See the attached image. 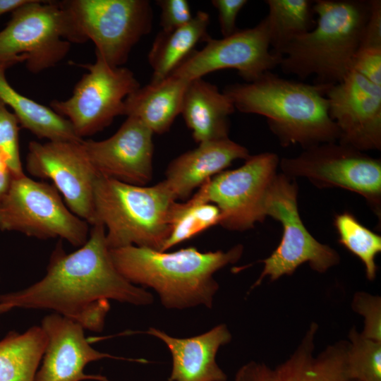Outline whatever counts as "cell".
<instances>
[{
  "label": "cell",
  "mask_w": 381,
  "mask_h": 381,
  "mask_svg": "<svg viewBox=\"0 0 381 381\" xmlns=\"http://www.w3.org/2000/svg\"><path fill=\"white\" fill-rule=\"evenodd\" d=\"M109 299L135 306L154 301L145 288L129 282L116 270L100 224L92 226L87 241L73 253H66L59 244L42 279L20 291L0 294V303L52 310L95 332L104 327Z\"/></svg>",
  "instance_id": "6da1fadb"
},
{
  "label": "cell",
  "mask_w": 381,
  "mask_h": 381,
  "mask_svg": "<svg viewBox=\"0 0 381 381\" xmlns=\"http://www.w3.org/2000/svg\"><path fill=\"white\" fill-rule=\"evenodd\" d=\"M242 245L227 251L201 252L188 247L174 252L130 246L110 249L119 272L129 282L154 289L168 309L211 308L219 284L214 274L238 261Z\"/></svg>",
  "instance_id": "7a4b0ae2"
},
{
  "label": "cell",
  "mask_w": 381,
  "mask_h": 381,
  "mask_svg": "<svg viewBox=\"0 0 381 381\" xmlns=\"http://www.w3.org/2000/svg\"><path fill=\"white\" fill-rule=\"evenodd\" d=\"M235 109L265 116L282 146L303 149L337 142L339 130L328 111L322 88L267 71L251 83H234L222 91Z\"/></svg>",
  "instance_id": "3957f363"
},
{
  "label": "cell",
  "mask_w": 381,
  "mask_h": 381,
  "mask_svg": "<svg viewBox=\"0 0 381 381\" xmlns=\"http://www.w3.org/2000/svg\"><path fill=\"white\" fill-rule=\"evenodd\" d=\"M315 28L292 42L279 64L285 74L302 80L314 76L325 90L340 83L352 69L370 12V1L316 0Z\"/></svg>",
  "instance_id": "277c9868"
},
{
  "label": "cell",
  "mask_w": 381,
  "mask_h": 381,
  "mask_svg": "<svg viewBox=\"0 0 381 381\" xmlns=\"http://www.w3.org/2000/svg\"><path fill=\"white\" fill-rule=\"evenodd\" d=\"M93 197L95 224L104 226L109 249L135 246L161 251L176 201L163 181L145 186L98 176Z\"/></svg>",
  "instance_id": "5b68a950"
},
{
  "label": "cell",
  "mask_w": 381,
  "mask_h": 381,
  "mask_svg": "<svg viewBox=\"0 0 381 381\" xmlns=\"http://www.w3.org/2000/svg\"><path fill=\"white\" fill-rule=\"evenodd\" d=\"M62 1L28 0L0 31V62L25 61L32 73L59 64L72 43H84Z\"/></svg>",
  "instance_id": "8992f818"
},
{
  "label": "cell",
  "mask_w": 381,
  "mask_h": 381,
  "mask_svg": "<svg viewBox=\"0 0 381 381\" xmlns=\"http://www.w3.org/2000/svg\"><path fill=\"white\" fill-rule=\"evenodd\" d=\"M0 230L40 239L60 238L80 247L89 237V224L65 205L56 188L23 174L13 176L0 199Z\"/></svg>",
  "instance_id": "52a82bcc"
},
{
  "label": "cell",
  "mask_w": 381,
  "mask_h": 381,
  "mask_svg": "<svg viewBox=\"0 0 381 381\" xmlns=\"http://www.w3.org/2000/svg\"><path fill=\"white\" fill-rule=\"evenodd\" d=\"M297 195L298 186L294 179L282 173L277 174L267 190L264 210L265 217L281 223L282 236L272 253L260 260L263 269L252 288L260 285L265 277L274 282L291 275L304 263L323 273L340 262L337 250L320 243L306 228L299 214Z\"/></svg>",
  "instance_id": "ba28073f"
},
{
  "label": "cell",
  "mask_w": 381,
  "mask_h": 381,
  "mask_svg": "<svg viewBox=\"0 0 381 381\" xmlns=\"http://www.w3.org/2000/svg\"><path fill=\"white\" fill-rule=\"evenodd\" d=\"M77 31L95 45L96 57L113 67L124 64L132 48L148 34L153 13L147 0H65Z\"/></svg>",
  "instance_id": "9c48e42d"
},
{
  "label": "cell",
  "mask_w": 381,
  "mask_h": 381,
  "mask_svg": "<svg viewBox=\"0 0 381 381\" xmlns=\"http://www.w3.org/2000/svg\"><path fill=\"white\" fill-rule=\"evenodd\" d=\"M282 174L303 177L318 188L337 187L362 195L380 218L381 161L338 142L304 149L294 157L279 160Z\"/></svg>",
  "instance_id": "30bf717a"
},
{
  "label": "cell",
  "mask_w": 381,
  "mask_h": 381,
  "mask_svg": "<svg viewBox=\"0 0 381 381\" xmlns=\"http://www.w3.org/2000/svg\"><path fill=\"white\" fill-rule=\"evenodd\" d=\"M80 66L88 72L75 85L71 97L53 100L50 108L66 119L82 138L103 130L115 117L123 115L126 98L140 85L130 69L111 66L99 57L94 64Z\"/></svg>",
  "instance_id": "8fae6325"
},
{
  "label": "cell",
  "mask_w": 381,
  "mask_h": 381,
  "mask_svg": "<svg viewBox=\"0 0 381 381\" xmlns=\"http://www.w3.org/2000/svg\"><path fill=\"white\" fill-rule=\"evenodd\" d=\"M240 167L223 171L204 183L196 192L221 212L219 224L232 231H245L262 222L267 190L279 164L277 155H250Z\"/></svg>",
  "instance_id": "7c38bea8"
},
{
  "label": "cell",
  "mask_w": 381,
  "mask_h": 381,
  "mask_svg": "<svg viewBox=\"0 0 381 381\" xmlns=\"http://www.w3.org/2000/svg\"><path fill=\"white\" fill-rule=\"evenodd\" d=\"M200 50L194 49L169 75L188 81L205 75L232 68L251 83L279 66L282 56L270 49L266 18L252 28L238 29L222 39L209 37Z\"/></svg>",
  "instance_id": "4fadbf2b"
},
{
  "label": "cell",
  "mask_w": 381,
  "mask_h": 381,
  "mask_svg": "<svg viewBox=\"0 0 381 381\" xmlns=\"http://www.w3.org/2000/svg\"><path fill=\"white\" fill-rule=\"evenodd\" d=\"M82 142L32 141L26 169L33 176L52 181L68 209L93 226L94 185L98 174Z\"/></svg>",
  "instance_id": "5bb4252c"
},
{
  "label": "cell",
  "mask_w": 381,
  "mask_h": 381,
  "mask_svg": "<svg viewBox=\"0 0 381 381\" xmlns=\"http://www.w3.org/2000/svg\"><path fill=\"white\" fill-rule=\"evenodd\" d=\"M328 111L335 123L338 143L361 152L381 149V86L351 70L327 87Z\"/></svg>",
  "instance_id": "9a60e30c"
},
{
  "label": "cell",
  "mask_w": 381,
  "mask_h": 381,
  "mask_svg": "<svg viewBox=\"0 0 381 381\" xmlns=\"http://www.w3.org/2000/svg\"><path fill=\"white\" fill-rule=\"evenodd\" d=\"M153 134L138 119L127 116L109 138L82 143L98 176L144 186L152 177Z\"/></svg>",
  "instance_id": "2e32d148"
},
{
  "label": "cell",
  "mask_w": 381,
  "mask_h": 381,
  "mask_svg": "<svg viewBox=\"0 0 381 381\" xmlns=\"http://www.w3.org/2000/svg\"><path fill=\"white\" fill-rule=\"evenodd\" d=\"M318 325L312 322L294 351L271 367L250 361L236 373L234 381H351L346 356L349 341L340 340L314 354Z\"/></svg>",
  "instance_id": "e0dca14e"
},
{
  "label": "cell",
  "mask_w": 381,
  "mask_h": 381,
  "mask_svg": "<svg viewBox=\"0 0 381 381\" xmlns=\"http://www.w3.org/2000/svg\"><path fill=\"white\" fill-rule=\"evenodd\" d=\"M41 327L47 344L35 381H107L100 375L85 374L84 369L91 362L116 357L92 348L79 323L55 313L44 317Z\"/></svg>",
  "instance_id": "ac0fdd59"
},
{
  "label": "cell",
  "mask_w": 381,
  "mask_h": 381,
  "mask_svg": "<svg viewBox=\"0 0 381 381\" xmlns=\"http://www.w3.org/2000/svg\"><path fill=\"white\" fill-rule=\"evenodd\" d=\"M147 333L163 341L170 351L172 365L169 381H226V375L216 362L219 348L232 339L225 324L185 338L172 337L155 327H150Z\"/></svg>",
  "instance_id": "d6986e66"
},
{
  "label": "cell",
  "mask_w": 381,
  "mask_h": 381,
  "mask_svg": "<svg viewBox=\"0 0 381 381\" xmlns=\"http://www.w3.org/2000/svg\"><path fill=\"white\" fill-rule=\"evenodd\" d=\"M249 156L246 147L229 138L201 143L169 164L163 181L176 200L187 199L196 188L223 171L234 160Z\"/></svg>",
  "instance_id": "ffe728a7"
},
{
  "label": "cell",
  "mask_w": 381,
  "mask_h": 381,
  "mask_svg": "<svg viewBox=\"0 0 381 381\" xmlns=\"http://www.w3.org/2000/svg\"><path fill=\"white\" fill-rule=\"evenodd\" d=\"M231 99L202 78L189 82L181 114L198 143L229 138V116L235 111Z\"/></svg>",
  "instance_id": "44dd1931"
},
{
  "label": "cell",
  "mask_w": 381,
  "mask_h": 381,
  "mask_svg": "<svg viewBox=\"0 0 381 381\" xmlns=\"http://www.w3.org/2000/svg\"><path fill=\"white\" fill-rule=\"evenodd\" d=\"M190 81L171 75L139 87L124 101V114L142 121L153 133L163 134L181 114L183 95Z\"/></svg>",
  "instance_id": "7402d4cb"
},
{
  "label": "cell",
  "mask_w": 381,
  "mask_h": 381,
  "mask_svg": "<svg viewBox=\"0 0 381 381\" xmlns=\"http://www.w3.org/2000/svg\"><path fill=\"white\" fill-rule=\"evenodd\" d=\"M14 64L0 62V101L9 106L24 128L48 141H80L71 123L51 108L17 92L7 81L6 70Z\"/></svg>",
  "instance_id": "603a6c76"
},
{
  "label": "cell",
  "mask_w": 381,
  "mask_h": 381,
  "mask_svg": "<svg viewBox=\"0 0 381 381\" xmlns=\"http://www.w3.org/2000/svg\"><path fill=\"white\" fill-rule=\"evenodd\" d=\"M209 24L210 15L199 11L186 25L171 31L161 30L148 54V61L153 71L150 82L164 79L195 49L199 42H205L210 37L207 32Z\"/></svg>",
  "instance_id": "cb8c5ba5"
},
{
  "label": "cell",
  "mask_w": 381,
  "mask_h": 381,
  "mask_svg": "<svg viewBox=\"0 0 381 381\" xmlns=\"http://www.w3.org/2000/svg\"><path fill=\"white\" fill-rule=\"evenodd\" d=\"M47 344L41 326L8 332L0 340V381H35Z\"/></svg>",
  "instance_id": "d4e9b609"
},
{
  "label": "cell",
  "mask_w": 381,
  "mask_h": 381,
  "mask_svg": "<svg viewBox=\"0 0 381 381\" xmlns=\"http://www.w3.org/2000/svg\"><path fill=\"white\" fill-rule=\"evenodd\" d=\"M270 45L282 56L295 40L311 31L316 25L313 2L310 0H266Z\"/></svg>",
  "instance_id": "484cf974"
},
{
  "label": "cell",
  "mask_w": 381,
  "mask_h": 381,
  "mask_svg": "<svg viewBox=\"0 0 381 381\" xmlns=\"http://www.w3.org/2000/svg\"><path fill=\"white\" fill-rule=\"evenodd\" d=\"M221 212L214 204L195 193L184 202H174L169 214L170 233L161 251L181 243L205 230L219 224Z\"/></svg>",
  "instance_id": "4316f807"
},
{
  "label": "cell",
  "mask_w": 381,
  "mask_h": 381,
  "mask_svg": "<svg viewBox=\"0 0 381 381\" xmlns=\"http://www.w3.org/2000/svg\"><path fill=\"white\" fill-rule=\"evenodd\" d=\"M334 223L339 242L360 259L366 278L373 281L377 271L375 258L381 252V236L363 226L350 212L337 214Z\"/></svg>",
  "instance_id": "83f0119b"
},
{
  "label": "cell",
  "mask_w": 381,
  "mask_h": 381,
  "mask_svg": "<svg viewBox=\"0 0 381 381\" xmlns=\"http://www.w3.org/2000/svg\"><path fill=\"white\" fill-rule=\"evenodd\" d=\"M346 365L351 380L381 381V341L363 337L355 327L349 332Z\"/></svg>",
  "instance_id": "f1b7e54d"
},
{
  "label": "cell",
  "mask_w": 381,
  "mask_h": 381,
  "mask_svg": "<svg viewBox=\"0 0 381 381\" xmlns=\"http://www.w3.org/2000/svg\"><path fill=\"white\" fill-rule=\"evenodd\" d=\"M18 119L0 101V156L13 176L24 174L20 157Z\"/></svg>",
  "instance_id": "f546056e"
},
{
  "label": "cell",
  "mask_w": 381,
  "mask_h": 381,
  "mask_svg": "<svg viewBox=\"0 0 381 381\" xmlns=\"http://www.w3.org/2000/svg\"><path fill=\"white\" fill-rule=\"evenodd\" d=\"M351 308L364 318V328L361 334L365 338L381 341L380 296L357 291L353 295Z\"/></svg>",
  "instance_id": "4dcf8cb0"
},
{
  "label": "cell",
  "mask_w": 381,
  "mask_h": 381,
  "mask_svg": "<svg viewBox=\"0 0 381 381\" xmlns=\"http://www.w3.org/2000/svg\"><path fill=\"white\" fill-rule=\"evenodd\" d=\"M160 26L162 31H171L181 27L191 20L193 16L186 0H158Z\"/></svg>",
  "instance_id": "1f68e13d"
},
{
  "label": "cell",
  "mask_w": 381,
  "mask_h": 381,
  "mask_svg": "<svg viewBox=\"0 0 381 381\" xmlns=\"http://www.w3.org/2000/svg\"><path fill=\"white\" fill-rule=\"evenodd\" d=\"M351 70L381 86V48H358L353 59Z\"/></svg>",
  "instance_id": "d6a6232c"
},
{
  "label": "cell",
  "mask_w": 381,
  "mask_h": 381,
  "mask_svg": "<svg viewBox=\"0 0 381 381\" xmlns=\"http://www.w3.org/2000/svg\"><path fill=\"white\" fill-rule=\"evenodd\" d=\"M212 6L218 13L219 28L223 37L237 30L236 19L241 10L248 4L246 0H212Z\"/></svg>",
  "instance_id": "836d02e7"
},
{
  "label": "cell",
  "mask_w": 381,
  "mask_h": 381,
  "mask_svg": "<svg viewBox=\"0 0 381 381\" xmlns=\"http://www.w3.org/2000/svg\"><path fill=\"white\" fill-rule=\"evenodd\" d=\"M369 1V16L358 48H381V1Z\"/></svg>",
  "instance_id": "e575fe53"
},
{
  "label": "cell",
  "mask_w": 381,
  "mask_h": 381,
  "mask_svg": "<svg viewBox=\"0 0 381 381\" xmlns=\"http://www.w3.org/2000/svg\"><path fill=\"white\" fill-rule=\"evenodd\" d=\"M13 175L7 166L6 162L0 156V199L7 192Z\"/></svg>",
  "instance_id": "d590c367"
},
{
  "label": "cell",
  "mask_w": 381,
  "mask_h": 381,
  "mask_svg": "<svg viewBox=\"0 0 381 381\" xmlns=\"http://www.w3.org/2000/svg\"><path fill=\"white\" fill-rule=\"evenodd\" d=\"M28 0H0V16L5 13L13 11Z\"/></svg>",
  "instance_id": "8d00e7d4"
},
{
  "label": "cell",
  "mask_w": 381,
  "mask_h": 381,
  "mask_svg": "<svg viewBox=\"0 0 381 381\" xmlns=\"http://www.w3.org/2000/svg\"><path fill=\"white\" fill-rule=\"evenodd\" d=\"M12 308L9 305L0 303V315L9 311Z\"/></svg>",
  "instance_id": "74e56055"
},
{
  "label": "cell",
  "mask_w": 381,
  "mask_h": 381,
  "mask_svg": "<svg viewBox=\"0 0 381 381\" xmlns=\"http://www.w3.org/2000/svg\"><path fill=\"white\" fill-rule=\"evenodd\" d=\"M351 381H358V380H351Z\"/></svg>",
  "instance_id": "f35d334b"
}]
</instances>
